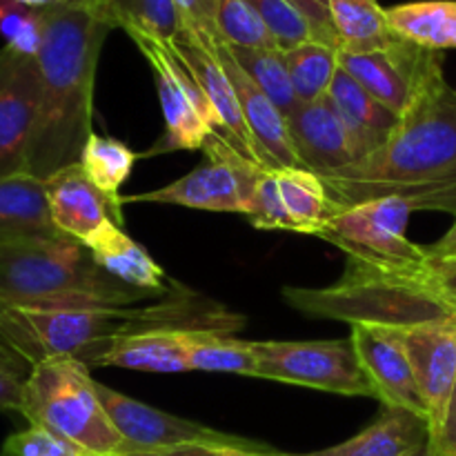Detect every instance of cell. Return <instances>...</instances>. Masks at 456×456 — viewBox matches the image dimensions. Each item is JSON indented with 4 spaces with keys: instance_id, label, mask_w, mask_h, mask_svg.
Segmentation results:
<instances>
[{
    "instance_id": "cell-45",
    "label": "cell",
    "mask_w": 456,
    "mask_h": 456,
    "mask_svg": "<svg viewBox=\"0 0 456 456\" xmlns=\"http://www.w3.org/2000/svg\"><path fill=\"white\" fill-rule=\"evenodd\" d=\"M408 456H441V454L436 452V448H435V445H432V441H428L426 445H421V448L414 450V452L408 454Z\"/></svg>"
},
{
    "instance_id": "cell-26",
    "label": "cell",
    "mask_w": 456,
    "mask_h": 456,
    "mask_svg": "<svg viewBox=\"0 0 456 456\" xmlns=\"http://www.w3.org/2000/svg\"><path fill=\"white\" fill-rule=\"evenodd\" d=\"M330 18L343 53L377 52L396 40L379 0H330Z\"/></svg>"
},
{
    "instance_id": "cell-14",
    "label": "cell",
    "mask_w": 456,
    "mask_h": 456,
    "mask_svg": "<svg viewBox=\"0 0 456 456\" xmlns=\"http://www.w3.org/2000/svg\"><path fill=\"white\" fill-rule=\"evenodd\" d=\"M350 341L365 377L381 405L403 408L428 419L410 363L403 330L381 325H352Z\"/></svg>"
},
{
    "instance_id": "cell-10",
    "label": "cell",
    "mask_w": 456,
    "mask_h": 456,
    "mask_svg": "<svg viewBox=\"0 0 456 456\" xmlns=\"http://www.w3.org/2000/svg\"><path fill=\"white\" fill-rule=\"evenodd\" d=\"M258 379L341 396H372L350 337L337 341H254Z\"/></svg>"
},
{
    "instance_id": "cell-7",
    "label": "cell",
    "mask_w": 456,
    "mask_h": 456,
    "mask_svg": "<svg viewBox=\"0 0 456 456\" xmlns=\"http://www.w3.org/2000/svg\"><path fill=\"white\" fill-rule=\"evenodd\" d=\"M89 370L69 356L34 365L20 414L83 456H125L127 444L102 408Z\"/></svg>"
},
{
    "instance_id": "cell-34",
    "label": "cell",
    "mask_w": 456,
    "mask_h": 456,
    "mask_svg": "<svg viewBox=\"0 0 456 456\" xmlns=\"http://www.w3.org/2000/svg\"><path fill=\"white\" fill-rule=\"evenodd\" d=\"M0 38L25 56L38 53L43 43V13L18 0H0Z\"/></svg>"
},
{
    "instance_id": "cell-20",
    "label": "cell",
    "mask_w": 456,
    "mask_h": 456,
    "mask_svg": "<svg viewBox=\"0 0 456 456\" xmlns=\"http://www.w3.org/2000/svg\"><path fill=\"white\" fill-rule=\"evenodd\" d=\"M288 123L298 159L310 172L328 176L350 167L356 160L346 125L341 123L328 96L301 102L288 116Z\"/></svg>"
},
{
    "instance_id": "cell-30",
    "label": "cell",
    "mask_w": 456,
    "mask_h": 456,
    "mask_svg": "<svg viewBox=\"0 0 456 456\" xmlns=\"http://www.w3.org/2000/svg\"><path fill=\"white\" fill-rule=\"evenodd\" d=\"M283 56L298 101L310 102L328 96L330 85L338 71L337 47L319 40H307L289 52H283Z\"/></svg>"
},
{
    "instance_id": "cell-32",
    "label": "cell",
    "mask_w": 456,
    "mask_h": 456,
    "mask_svg": "<svg viewBox=\"0 0 456 456\" xmlns=\"http://www.w3.org/2000/svg\"><path fill=\"white\" fill-rule=\"evenodd\" d=\"M136 160L138 154L129 150L125 142L110 136H101V134L94 132L89 136V141L85 142L78 165L85 172V176L98 190L111 196H120L118 190L129 178Z\"/></svg>"
},
{
    "instance_id": "cell-17",
    "label": "cell",
    "mask_w": 456,
    "mask_h": 456,
    "mask_svg": "<svg viewBox=\"0 0 456 456\" xmlns=\"http://www.w3.org/2000/svg\"><path fill=\"white\" fill-rule=\"evenodd\" d=\"M172 47L174 52L185 61V65L190 67L194 78L199 80L205 98H208L214 114H216L218 127H221L223 136H225L245 159L256 163L258 167L267 169L261 150H258L256 141H254L252 132H249L248 123H245L243 118V111H240V102L239 96H236L234 85H232L225 67L221 65V61H218V56L214 53V49L209 47L208 40H205L203 36H196L194 31L185 29L176 40H174Z\"/></svg>"
},
{
    "instance_id": "cell-31",
    "label": "cell",
    "mask_w": 456,
    "mask_h": 456,
    "mask_svg": "<svg viewBox=\"0 0 456 456\" xmlns=\"http://www.w3.org/2000/svg\"><path fill=\"white\" fill-rule=\"evenodd\" d=\"M227 49H230L232 58L240 65V69L270 96V101L285 116H289L301 105L292 87L283 52H279V49H243L232 47V45H227Z\"/></svg>"
},
{
    "instance_id": "cell-33",
    "label": "cell",
    "mask_w": 456,
    "mask_h": 456,
    "mask_svg": "<svg viewBox=\"0 0 456 456\" xmlns=\"http://www.w3.org/2000/svg\"><path fill=\"white\" fill-rule=\"evenodd\" d=\"M216 34L232 47L279 49L274 36L248 0H218Z\"/></svg>"
},
{
    "instance_id": "cell-4",
    "label": "cell",
    "mask_w": 456,
    "mask_h": 456,
    "mask_svg": "<svg viewBox=\"0 0 456 456\" xmlns=\"http://www.w3.org/2000/svg\"><path fill=\"white\" fill-rule=\"evenodd\" d=\"M163 292H142L107 274L69 236L0 243V310L27 305H136Z\"/></svg>"
},
{
    "instance_id": "cell-37",
    "label": "cell",
    "mask_w": 456,
    "mask_h": 456,
    "mask_svg": "<svg viewBox=\"0 0 456 456\" xmlns=\"http://www.w3.org/2000/svg\"><path fill=\"white\" fill-rule=\"evenodd\" d=\"M34 365L22 359L16 350L0 341V412H18L22 410L25 386Z\"/></svg>"
},
{
    "instance_id": "cell-43",
    "label": "cell",
    "mask_w": 456,
    "mask_h": 456,
    "mask_svg": "<svg viewBox=\"0 0 456 456\" xmlns=\"http://www.w3.org/2000/svg\"><path fill=\"white\" fill-rule=\"evenodd\" d=\"M432 445H435L436 452L441 456H448L456 448V386L452 392V399H450L448 412H445L444 426H441L439 435L432 439Z\"/></svg>"
},
{
    "instance_id": "cell-12",
    "label": "cell",
    "mask_w": 456,
    "mask_h": 456,
    "mask_svg": "<svg viewBox=\"0 0 456 456\" xmlns=\"http://www.w3.org/2000/svg\"><path fill=\"white\" fill-rule=\"evenodd\" d=\"M96 392L114 428L127 444V454L183 448V445H223V448H243L254 450V452L274 450L267 444L243 439V436L230 435V432L214 430V428L203 426V423L151 408V405L120 395L118 390H111V387L102 386L98 381Z\"/></svg>"
},
{
    "instance_id": "cell-27",
    "label": "cell",
    "mask_w": 456,
    "mask_h": 456,
    "mask_svg": "<svg viewBox=\"0 0 456 456\" xmlns=\"http://www.w3.org/2000/svg\"><path fill=\"white\" fill-rule=\"evenodd\" d=\"M386 12L399 38L435 52L456 49V0H417Z\"/></svg>"
},
{
    "instance_id": "cell-29",
    "label": "cell",
    "mask_w": 456,
    "mask_h": 456,
    "mask_svg": "<svg viewBox=\"0 0 456 456\" xmlns=\"http://www.w3.org/2000/svg\"><path fill=\"white\" fill-rule=\"evenodd\" d=\"M190 372H223L258 379V359L254 341L227 332H191Z\"/></svg>"
},
{
    "instance_id": "cell-13",
    "label": "cell",
    "mask_w": 456,
    "mask_h": 456,
    "mask_svg": "<svg viewBox=\"0 0 456 456\" xmlns=\"http://www.w3.org/2000/svg\"><path fill=\"white\" fill-rule=\"evenodd\" d=\"M38 101L36 58L4 45L0 49V178L29 174Z\"/></svg>"
},
{
    "instance_id": "cell-5",
    "label": "cell",
    "mask_w": 456,
    "mask_h": 456,
    "mask_svg": "<svg viewBox=\"0 0 456 456\" xmlns=\"http://www.w3.org/2000/svg\"><path fill=\"white\" fill-rule=\"evenodd\" d=\"M281 297L294 310L316 319L350 325L410 330L456 316V307L423 270L386 272L347 258L346 272L328 288H283Z\"/></svg>"
},
{
    "instance_id": "cell-21",
    "label": "cell",
    "mask_w": 456,
    "mask_h": 456,
    "mask_svg": "<svg viewBox=\"0 0 456 456\" xmlns=\"http://www.w3.org/2000/svg\"><path fill=\"white\" fill-rule=\"evenodd\" d=\"M328 98L341 123L346 125L352 150H354V163L386 145L387 138L396 132L401 123L395 111H390L372 94L365 92L346 69H341V65L330 85Z\"/></svg>"
},
{
    "instance_id": "cell-41",
    "label": "cell",
    "mask_w": 456,
    "mask_h": 456,
    "mask_svg": "<svg viewBox=\"0 0 456 456\" xmlns=\"http://www.w3.org/2000/svg\"><path fill=\"white\" fill-rule=\"evenodd\" d=\"M127 456H285L279 450L270 452H254L243 448H223V445H183V448L154 450V452H136Z\"/></svg>"
},
{
    "instance_id": "cell-8",
    "label": "cell",
    "mask_w": 456,
    "mask_h": 456,
    "mask_svg": "<svg viewBox=\"0 0 456 456\" xmlns=\"http://www.w3.org/2000/svg\"><path fill=\"white\" fill-rule=\"evenodd\" d=\"M129 38L150 62L165 116L163 134L150 150L138 154V159H151L181 150H203L208 138L221 132V127L199 80L194 78L185 61L174 52L172 45L141 34H129Z\"/></svg>"
},
{
    "instance_id": "cell-39",
    "label": "cell",
    "mask_w": 456,
    "mask_h": 456,
    "mask_svg": "<svg viewBox=\"0 0 456 456\" xmlns=\"http://www.w3.org/2000/svg\"><path fill=\"white\" fill-rule=\"evenodd\" d=\"M178 9L185 20V29L203 36V38H218L216 34V9L218 0H176Z\"/></svg>"
},
{
    "instance_id": "cell-47",
    "label": "cell",
    "mask_w": 456,
    "mask_h": 456,
    "mask_svg": "<svg viewBox=\"0 0 456 456\" xmlns=\"http://www.w3.org/2000/svg\"><path fill=\"white\" fill-rule=\"evenodd\" d=\"M71 3H85V4H89V0H71Z\"/></svg>"
},
{
    "instance_id": "cell-3",
    "label": "cell",
    "mask_w": 456,
    "mask_h": 456,
    "mask_svg": "<svg viewBox=\"0 0 456 456\" xmlns=\"http://www.w3.org/2000/svg\"><path fill=\"white\" fill-rule=\"evenodd\" d=\"M338 208L456 183V92L441 80L401 118L374 154L321 176Z\"/></svg>"
},
{
    "instance_id": "cell-22",
    "label": "cell",
    "mask_w": 456,
    "mask_h": 456,
    "mask_svg": "<svg viewBox=\"0 0 456 456\" xmlns=\"http://www.w3.org/2000/svg\"><path fill=\"white\" fill-rule=\"evenodd\" d=\"M432 441V430L428 419L403 408L381 405L379 414L368 428L343 444L332 448L316 450L305 454L285 456H408L421 445Z\"/></svg>"
},
{
    "instance_id": "cell-38",
    "label": "cell",
    "mask_w": 456,
    "mask_h": 456,
    "mask_svg": "<svg viewBox=\"0 0 456 456\" xmlns=\"http://www.w3.org/2000/svg\"><path fill=\"white\" fill-rule=\"evenodd\" d=\"M0 456H83L69 444L53 436L43 428L29 426L16 432L3 444Z\"/></svg>"
},
{
    "instance_id": "cell-18",
    "label": "cell",
    "mask_w": 456,
    "mask_h": 456,
    "mask_svg": "<svg viewBox=\"0 0 456 456\" xmlns=\"http://www.w3.org/2000/svg\"><path fill=\"white\" fill-rule=\"evenodd\" d=\"M199 36V34H196ZM214 53L218 56L221 65L225 67L227 76H230L232 85L239 96L240 111L248 123L249 132H252L254 141H256L258 150H261L263 160H265L267 169H285V167H303L301 159L294 147L292 132H289L288 116L270 101L265 92L240 69L239 62L232 58L227 43L221 38H205ZM305 169V167H303Z\"/></svg>"
},
{
    "instance_id": "cell-40",
    "label": "cell",
    "mask_w": 456,
    "mask_h": 456,
    "mask_svg": "<svg viewBox=\"0 0 456 456\" xmlns=\"http://www.w3.org/2000/svg\"><path fill=\"white\" fill-rule=\"evenodd\" d=\"M288 3L310 22L314 40L338 49L332 18H330V0H288Z\"/></svg>"
},
{
    "instance_id": "cell-25",
    "label": "cell",
    "mask_w": 456,
    "mask_h": 456,
    "mask_svg": "<svg viewBox=\"0 0 456 456\" xmlns=\"http://www.w3.org/2000/svg\"><path fill=\"white\" fill-rule=\"evenodd\" d=\"M94 9L125 34H141L172 45L185 31L176 0H89Z\"/></svg>"
},
{
    "instance_id": "cell-49",
    "label": "cell",
    "mask_w": 456,
    "mask_h": 456,
    "mask_svg": "<svg viewBox=\"0 0 456 456\" xmlns=\"http://www.w3.org/2000/svg\"><path fill=\"white\" fill-rule=\"evenodd\" d=\"M454 92H456V87H454Z\"/></svg>"
},
{
    "instance_id": "cell-23",
    "label": "cell",
    "mask_w": 456,
    "mask_h": 456,
    "mask_svg": "<svg viewBox=\"0 0 456 456\" xmlns=\"http://www.w3.org/2000/svg\"><path fill=\"white\" fill-rule=\"evenodd\" d=\"M61 236L53 227L45 181L31 174L0 178V243Z\"/></svg>"
},
{
    "instance_id": "cell-19",
    "label": "cell",
    "mask_w": 456,
    "mask_h": 456,
    "mask_svg": "<svg viewBox=\"0 0 456 456\" xmlns=\"http://www.w3.org/2000/svg\"><path fill=\"white\" fill-rule=\"evenodd\" d=\"M196 330H154L98 346L83 356L87 368H123L151 374L190 372V343Z\"/></svg>"
},
{
    "instance_id": "cell-2",
    "label": "cell",
    "mask_w": 456,
    "mask_h": 456,
    "mask_svg": "<svg viewBox=\"0 0 456 456\" xmlns=\"http://www.w3.org/2000/svg\"><path fill=\"white\" fill-rule=\"evenodd\" d=\"M40 13L43 43L36 53L40 101L27 172L47 181L78 165L85 142L94 134L96 67L114 27L92 4L71 0L47 4Z\"/></svg>"
},
{
    "instance_id": "cell-35",
    "label": "cell",
    "mask_w": 456,
    "mask_h": 456,
    "mask_svg": "<svg viewBox=\"0 0 456 456\" xmlns=\"http://www.w3.org/2000/svg\"><path fill=\"white\" fill-rule=\"evenodd\" d=\"M248 3L256 9L281 52H289L307 40H314L310 22L288 0H248Z\"/></svg>"
},
{
    "instance_id": "cell-42",
    "label": "cell",
    "mask_w": 456,
    "mask_h": 456,
    "mask_svg": "<svg viewBox=\"0 0 456 456\" xmlns=\"http://www.w3.org/2000/svg\"><path fill=\"white\" fill-rule=\"evenodd\" d=\"M428 276L436 285V289L456 307V256L430 258V263H428Z\"/></svg>"
},
{
    "instance_id": "cell-1",
    "label": "cell",
    "mask_w": 456,
    "mask_h": 456,
    "mask_svg": "<svg viewBox=\"0 0 456 456\" xmlns=\"http://www.w3.org/2000/svg\"><path fill=\"white\" fill-rule=\"evenodd\" d=\"M248 319L174 281L167 292L136 305H27L0 310V341L31 365L83 359L116 338L154 330L234 334Z\"/></svg>"
},
{
    "instance_id": "cell-28",
    "label": "cell",
    "mask_w": 456,
    "mask_h": 456,
    "mask_svg": "<svg viewBox=\"0 0 456 456\" xmlns=\"http://www.w3.org/2000/svg\"><path fill=\"white\" fill-rule=\"evenodd\" d=\"M274 172L285 209L297 227V234L319 236L325 223L341 209L330 196L323 178L303 167H285L274 169Z\"/></svg>"
},
{
    "instance_id": "cell-11",
    "label": "cell",
    "mask_w": 456,
    "mask_h": 456,
    "mask_svg": "<svg viewBox=\"0 0 456 456\" xmlns=\"http://www.w3.org/2000/svg\"><path fill=\"white\" fill-rule=\"evenodd\" d=\"M338 65L381 105L403 118L444 76V53L396 36L387 47L368 53L338 52Z\"/></svg>"
},
{
    "instance_id": "cell-48",
    "label": "cell",
    "mask_w": 456,
    "mask_h": 456,
    "mask_svg": "<svg viewBox=\"0 0 456 456\" xmlns=\"http://www.w3.org/2000/svg\"><path fill=\"white\" fill-rule=\"evenodd\" d=\"M448 456H456V448H454V450H452V452H450Z\"/></svg>"
},
{
    "instance_id": "cell-16",
    "label": "cell",
    "mask_w": 456,
    "mask_h": 456,
    "mask_svg": "<svg viewBox=\"0 0 456 456\" xmlns=\"http://www.w3.org/2000/svg\"><path fill=\"white\" fill-rule=\"evenodd\" d=\"M403 341L435 439L456 386V316L403 330Z\"/></svg>"
},
{
    "instance_id": "cell-9",
    "label": "cell",
    "mask_w": 456,
    "mask_h": 456,
    "mask_svg": "<svg viewBox=\"0 0 456 456\" xmlns=\"http://www.w3.org/2000/svg\"><path fill=\"white\" fill-rule=\"evenodd\" d=\"M205 159L178 181L145 191V194L120 196L125 203H160L181 205L190 209L248 216L254 187L265 167H258L245 159L221 132L212 134L203 147Z\"/></svg>"
},
{
    "instance_id": "cell-44",
    "label": "cell",
    "mask_w": 456,
    "mask_h": 456,
    "mask_svg": "<svg viewBox=\"0 0 456 456\" xmlns=\"http://www.w3.org/2000/svg\"><path fill=\"white\" fill-rule=\"evenodd\" d=\"M430 258H452L456 256V221L436 243L426 245Z\"/></svg>"
},
{
    "instance_id": "cell-6",
    "label": "cell",
    "mask_w": 456,
    "mask_h": 456,
    "mask_svg": "<svg viewBox=\"0 0 456 456\" xmlns=\"http://www.w3.org/2000/svg\"><path fill=\"white\" fill-rule=\"evenodd\" d=\"M414 212H445L456 218V183L341 208L325 223L319 239L337 245L350 261L377 270H423L430 263L428 248L410 240L405 232Z\"/></svg>"
},
{
    "instance_id": "cell-15",
    "label": "cell",
    "mask_w": 456,
    "mask_h": 456,
    "mask_svg": "<svg viewBox=\"0 0 456 456\" xmlns=\"http://www.w3.org/2000/svg\"><path fill=\"white\" fill-rule=\"evenodd\" d=\"M47 205L53 227L61 234L78 240L85 248L111 225L123 227V200L120 196L98 190L80 165L62 169L45 181Z\"/></svg>"
},
{
    "instance_id": "cell-36",
    "label": "cell",
    "mask_w": 456,
    "mask_h": 456,
    "mask_svg": "<svg viewBox=\"0 0 456 456\" xmlns=\"http://www.w3.org/2000/svg\"><path fill=\"white\" fill-rule=\"evenodd\" d=\"M248 218L256 230L294 232L297 234V227H294L292 218L285 209L274 169H263L261 176H258Z\"/></svg>"
},
{
    "instance_id": "cell-24",
    "label": "cell",
    "mask_w": 456,
    "mask_h": 456,
    "mask_svg": "<svg viewBox=\"0 0 456 456\" xmlns=\"http://www.w3.org/2000/svg\"><path fill=\"white\" fill-rule=\"evenodd\" d=\"M87 249L107 274L129 288L142 292H167L174 285V281L165 276L163 267L150 256L142 245L125 234L123 227L111 225Z\"/></svg>"
},
{
    "instance_id": "cell-46",
    "label": "cell",
    "mask_w": 456,
    "mask_h": 456,
    "mask_svg": "<svg viewBox=\"0 0 456 456\" xmlns=\"http://www.w3.org/2000/svg\"><path fill=\"white\" fill-rule=\"evenodd\" d=\"M18 3L29 4V7H36V9H43V7H47V4L58 3V0H18Z\"/></svg>"
}]
</instances>
